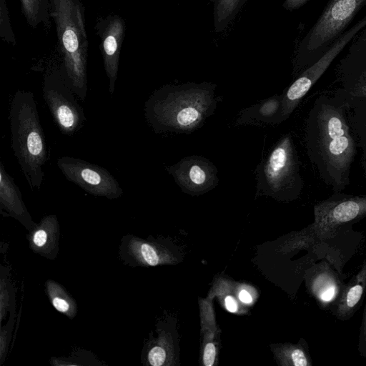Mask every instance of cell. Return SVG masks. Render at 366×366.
<instances>
[{"label": "cell", "instance_id": "10", "mask_svg": "<svg viewBox=\"0 0 366 366\" xmlns=\"http://www.w3.org/2000/svg\"><path fill=\"white\" fill-rule=\"evenodd\" d=\"M166 170L180 189L191 195H199L215 188L218 184L217 169L208 159L192 155L168 166Z\"/></svg>", "mask_w": 366, "mask_h": 366}, {"label": "cell", "instance_id": "13", "mask_svg": "<svg viewBox=\"0 0 366 366\" xmlns=\"http://www.w3.org/2000/svg\"><path fill=\"white\" fill-rule=\"evenodd\" d=\"M0 209L4 216L14 218L29 231L36 224L25 206L19 187L2 162H0Z\"/></svg>", "mask_w": 366, "mask_h": 366}, {"label": "cell", "instance_id": "26", "mask_svg": "<svg viewBox=\"0 0 366 366\" xmlns=\"http://www.w3.org/2000/svg\"><path fill=\"white\" fill-rule=\"evenodd\" d=\"M216 354V349L213 343L209 342L206 345L204 351V364L206 366H212L214 364Z\"/></svg>", "mask_w": 366, "mask_h": 366}, {"label": "cell", "instance_id": "24", "mask_svg": "<svg viewBox=\"0 0 366 366\" xmlns=\"http://www.w3.org/2000/svg\"><path fill=\"white\" fill-rule=\"evenodd\" d=\"M166 360V352L159 345L152 347L147 353V361L152 366H161Z\"/></svg>", "mask_w": 366, "mask_h": 366}, {"label": "cell", "instance_id": "11", "mask_svg": "<svg viewBox=\"0 0 366 366\" xmlns=\"http://www.w3.org/2000/svg\"><path fill=\"white\" fill-rule=\"evenodd\" d=\"M365 1L331 0L310 33L307 49L315 50L340 33Z\"/></svg>", "mask_w": 366, "mask_h": 366}, {"label": "cell", "instance_id": "15", "mask_svg": "<svg viewBox=\"0 0 366 366\" xmlns=\"http://www.w3.org/2000/svg\"><path fill=\"white\" fill-rule=\"evenodd\" d=\"M29 248L49 259H55L59 252V224L57 217H44L39 223L29 230L26 236Z\"/></svg>", "mask_w": 366, "mask_h": 366}, {"label": "cell", "instance_id": "20", "mask_svg": "<svg viewBox=\"0 0 366 366\" xmlns=\"http://www.w3.org/2000/svg\"><path fill=\"white\" fill-rule=\"evenodd\" d=\"M15 290L12 285L10 268L1 266L0 272V320L3 321L8 312L15 310Z\"/></svg>", "mask_w": 366, "mask_h": 366}, {"label": "cell", "instance_id": "28", "mask_svg": "<svg viewBox=\"0 0 366 366\" xmlns=\"http://www.w3.org/2000/svg\"><path fill=\"white\" fill-rule=\"evenodd\" d=\"M225 306L228 311L235 312L237 310V305L234 298L231 296H227L225 299Z\"/></svg>", "mask_w": 366, "mask_h": 366}, {"label": "cell", "instance_id": "23", "mask_svg": "<svg viewBox=\"0 0 366 366\" xmlns=\"http://www.w3.org/2000/svg\"><path fill=\"white\" fill-rule=\"evenodd\" d=\"M15 318V310L9 312V320L5 326H1L0 329V364L4 362L10 343Z\"/></svg>", "mask_w": 366, "mask_h": 366}, {"label": "cell", "instance_id": "9", "mask_svg": "<svg viewBox=\"0 0 366 366\" xmlns=\"http://www.w3.org/2000/svg\"><path fill=\"white\" fill-rule=\"evenodd\" d=\"M365 217L366 196L328 199L315 206L312 227L318 238H325L344 224Z\"/></svg>", "mask_w": 366, "mask_h": 366}, {"label": "cell", "instance_id": "1", "mask_svg": "<svg viewBox=\"0 0 366 366\" xmlns=\"http://www.w3.org/2000/svg\"><path fill=\"white\" fill-rule=\"evenodd\" d=\"M211 82L167 84L145 102L144 114L156 133L191 134L213 115L220 99Z\"/></svg>", "mask_w": 366, "mask_h": 366}, {"label": "cell", "instance_id": "7", "mask_svg": "<svg viewBox=\"0 0 366 366\" xmlns=\"http://www.w3.org/2000/svg\"><path fill=\"white\" fill-rule=\"evenodd\" d=\"M57 166L66 179L87 193L109 199L119 198L123 189L105 168L72 157H61Z\"/></svg>", "mask_w": 366, "mask_h": 366}, {"label": "cell", "instance_id": "8", "mask_svg": "<svg viewBox=\"0 0 366 366\" xmlns=\"http://www.w3.org/2000/svg\"><path fill=\"white\" fill-rule=\"evenodd\" d=\"M365 24L366 18L344 34L317 62L306 69L282 94L280 123L290 117L300 100L326 71L335 58Z\"/></svg>", "mask_w": 366, "mask_h": 366}, {"label": "cell", "instance_id": "25", "mask_svg": "<svg viewBox=\"0 0 366 366\" xmlns=\"http://www.w3.org/2000/svg\"><path fill=\"white\" fill-rule=\"evenodd\" d=\"M358 352L361 357L366 358V305L365 307L358 337Z\"/></svg>", "mask_w": 366, "mask_h": 366}, {"label": "cell", "instance_id": "12", "mask_svg": "<svg viewBox=\"0 0 366 366\" xmlns=\"http://www.w3.org/2000/svg\"><path fill=\"white\" fill-rule=\"evenodd\" d=\"M99 36L104 69L109 80V92L113 94L117 78L121 46L125 33V24L117 16H109L100 22Z\"/></svg>", "mask_w": 366, "mask_h": 366}, {"label": "cell", "instance_id": "17", "mask_svg": "<svg viewBox=\"0 0 366 366\" xmlns=\"http://www.w3.org/2000/svg\"><path fill=\"white\" fill-rule=\"evenodd\" d=\"M282 94H275L239 112L237 125H267L280 124Z\"/></svg>", "mask_w": 366, "mask_h": 366}, {"label": "cell", "instance_id": "29", "mask_svg": "<svg viewBox=\"0 0 366 366\" xmlns=\"http://www.w3.org/2000/svg\"><path fill=\"white\" fill-rule=\"evenodd\" d=\"M239 298L244 303H250L252 302V297L250 294L244 290L240 291L239 293Z\"/></svg>", "mask_w": 366, "mask_h": 366}, {"label": "cell", "instance_id": "18", "mask_svg": "<svg viewBox=\"0 0 366 366\" xmlns=\"http://www.w3.org/2000/svg\"><path fill=\"white\" fill-rule=\"evenodd\" d=\"M47 297L56 310L67 317L73 319L77 313L75 300L59 283L48 280L45 283Z\"/></svg>", "mask_w": 366, "mask_h": 366}, {"label": "cell", "instance_id": "14", "mask_svg": "<svg viewBox=\"0 0 366 366\" xmlns=\"http://www.w3.org/2000/svg\"><path fill=\"white\" fill-rule=\"evenodd\" d=\"M344 287L337 274L327 263L321 262L315 267L310 280V289L320 307L325 310L332 305H335Z\"/></svg>", "mask_w": 366, "mask_h": 366}, {"label": "cell", "instance_id": "2", "mask_svg": "<svg viewBox=\"0 0 366 366\" xmlns=\"http://www.w3.org/2000/svg\"><path fill=\"white\" fill-rule=\"evenodd\" d=\"M11 149L29 187L39 189L44 178L43 167L48 150L34 95L17 90L9 111Z\"/></svg>", "mask_w": 366, "mask_h": 366}, {"label": "cell", "instance_id": "19", "mask_svg": "<svg viewBox=\"0 0 366 366\" xmlns=\"http://www.w3.org/2000/svg\"><path fill=\"white\" fill-rule=\"evenodd\" d=\"M213 1L214 30L219 32L227 26L246 0Z\"/></svg>", "mask_w": 366, "mask_h": 366}, {"label": "cell", "instance_id": "27", "mask_svg": "<svg viewBox=\"0 0 366 366\" xmlns=\"http://www.w3.org/2000/svg\"><path fill=\"white\" fill-rule=\"evenodd\" d=\"M308 0H285L284 6L287 9H296L305 3H306Z\"/></svg>", "mask_w": 366, "mask_h": 366}, {"label": "cell", "instance_id": "4", "mask_svg": "<svg viewBox=\"0 0 366 366\" xmlns=\"http://www.w3.org/2000/svg\"><path fill=\"white\" fill-rule=\"evenodd\" d=\"M255 173L257 193L282 199L299 193V163L290 135L279 139L257 166Z\"/></svg>", "mask_w": 366, "mask_h": 366}, {"label": "cell", "instance_id": "22", "mask_svg": "<svg viewBox=\"0 0 366 366\" xmlns=\"http://www.w3.org/2000/svg\"><path fill=\"white\" fill-rule=\"evenodd\" d=\"M50 363L54 366H67V365H102L98 362L92 354L87 351H79L75 355L69 357H52Z\"/></svg>", "mask_w": 366, "mask_h": 366}, {"label": "cell", "instance_id": "5", "mask_svg": "<svg viewBox=\"0 0 366 366\" xmlns=\"http://www.w3.org/2000/svg\"><path fill=\"white\" fill-rule=\"evenodd\" d=\"M320 162L337 184L342 183L352 159L355 147L342 112L332 106H322L315 118Z\"/></svg>", "mask_w": 366, "mask_h": 366}, {"label": "cell", "instance_id": "3", "mask_svg": "<svg viewBox=\"0 0 366 366\" xmlns=\"http://www.w3.org/2000/svg\"><path fill=\"white\" fill-rule=\"evenodd\" d=\"M51 15L63 54L64 71L76 95L87 93V36L79 0H51Z\"/></svg>", "mask_w": 366, "mask_h": 366}, {"label": "cell", "instance_id": "16", "mask_svg": "<svg viewBox=\"0 0 366 366\" xmlns=\"http://www.w3.org/2000/svg\"><path fill=\"white\" fill-rule=\"evenodd\" d=\"M366 290V260L347 285L334 305L333 313L341 321L350 320L359 308Z\"/></svg>", "mask_w": 366, "mask_h": 366}, {"label": "cell", "instance_id": "6", "mask_svg": "<svg viewBox=\"0 0 366 366\" xmlns=\"http://www.w3.org/2000/svg\"><path fill=\"white\" fill-rule=\"evenodd\" d=\"M43 97L61 133L72 135L81 129L86 117L64 71H54L44 79Z\"/></svg>", "mask_w": 366, "mask_h": 366}, {"label": "cell", "instance_id": "21", "mask_svg": "<svg viewBox=\"0 0 366 366\" xmlns=\"http://www.w3.org/2000/svg\"><path fill=\"white\" fill-rule=\"evenodd\" d=\"M22 12L27 23L33 28L48 21L49 0H20Z\"/></svg>", "mask_w": 366, "mask_h": 366}]
</instances>
